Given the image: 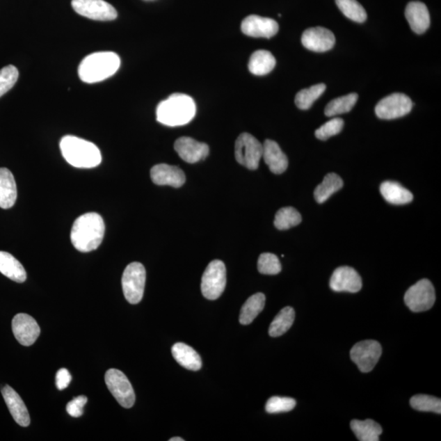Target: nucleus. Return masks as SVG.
I'll return each mask as SVG.
<instances>
[{
  "mask_svg": "<svg viewBox=\"0 0 441 441\" xmlns=\"http://www.w3.org/2000/svg\"><path fill=\"white\" fill-rule=\"evenodd\" d=\"M344 126V121L341 118H334L326 122L325 125L319 128L315 135L318 139L326 141L332 136L339 134Z\"/></svg>",
  "mask_w": 441,
  "mask_h": 441,
  "instance_id": "nucleus-39",
  "label": "nucleus"
},
{
  "mask_svg": "<svg viewBox=\"0 0 441 441\" xmlns=\"http://www.w3.org/2000/svg\"><path fill=\"white\" fill-rule=\"evenodd\" d=\"M435 302V292L433 284L426 279L411 286L405 294V303L410 311L422 312L428 311Z\"/></svg>",
  "mask_w": 441,
  "mask_h": 441,
  "instance_id": "nucleus-9",
  "label": "nucleus"
},
{
  "mask_svg": "<svg viewBox=\"0 0 441 441\" xmlns=\"http://www.w3.org/2000/svg\"><path fill=\"white\" fill-rule=\"evenodd\" d=\"M257 269L264 275H278L282 268L278 256L273 253L264 252L257 262Z\"/></svg>",
  "mask_w": 441,
  "mask_h": 441,
  "instance_id": "nucleus-36",
  "label": "nucleus"
},
{
  "mask_svg": "<svg viewBox=\"0 0 441 441\" xmlns=\"http://www.w3.org/2000/svg\"><path fill=\"white\" fill-rule=\"evenodd\" d=\"M175 150L183 161L190 163L204 161L209 153L207 144L189 137L178 138L175 143Z\"/></svg>",
  "mask_w": 441,
  "mask_h": 441,
  "instance_id": "nucleus-17",
  "label": "nucleus"
},
{
  "mask_svg": "<svg viewBox=\"0 0 441 441\" xmlns=\"http://www.w3.org/2000/svg\"><path fill=\"white\" fill-rule=\"evenodd\" d=\"M406 17L412 31L417 35L424 34L431 24L430 13L426 4L419 1L408 3Z\"/></svg>",
  "mask_w": 441,
  "mask_h": 441,
  "instance_id": "nucleus-19",
  "label": "nucleus"
},
{
  "mask_svg": "<svg viewBox=\"0 0 441 441\" xmlns=\"http://www.w3.org/2000/svg\"><path fill=\"white\" fill-rule=\"evenodd\" d=\"M382 346L374 340H365L356 344L351 350V358L362 373L374 369L382 355Z\"/></svg>",
  "mask_w": 441,
  "mask_h": 441,
  "instance_id": "nucleus-10",
  "label": "nucleus"
},
{
  "mask_svg": "<svg viewBox=\"0 0 441 441\" xmlns=\"http://www.w3.org/2000/svg\"><path fill=\"white\" fill-rule=\"evenodd\" d=\"M0 272L17 283L25 282L26 271L21 262L10 253L0 251Z\"/></svg>",
  "mask_w": 441,
  "mask_h": 441,
  "instance_id": "nucleus-24",
  "label": "nucleus"
},
{
  "mask_svg": "<svg viewBox=\"0 0 441 441\" xmlns=\"http://www.w3.org/2000/svg\"><path fill=\"white\" fill-rule=\"evenodd\" d=\"M337 7L350 20L363 23L367 19V13L356 0H335Z\"/></svg>",
  "mask_w": 441,
  "mask_h": 441,
  "instance_id": "nucleus-34",
  "label": "nucleus"
},
{
  "mask_svg": "<svg viewBox=\"0 0 441 441\" xmlns=\"http://www.w3.org/2000/svg\"><path fill=\"white\" fill-rule=\"evenodd\" d=\"M120 67V58L113 51H98L88 55L78 69L84 83H98L111 77Z\"/></svg>",
  "mask_w": 441,
  "mask_h": 441,
  "instance_id": "nucleus-2",
  "label": "nucleus"
},
{
  "mask_svg": "<svg viewBox=\"0 0 441 441\" xmlns=\"http://www.w3.org/2000/svg\"><path fill=\"white\" fill-rule=\"evenodd\" d=\"M195 112V103L190 96L175 93L159 103L157 117L159 123L164 125L181 126L189 124Z\"/></svg>",
  "mask_w": 441,
  "mask_h": 441,
  "instance_id": "nucleus-4",
  "label": "nucleus"
},
{
  "mask_svg": "<svg viewBox=\"0 0 441 441\" xmlns=\"http://www.w3.org/2000/svg\"><path fill=\"white\" fill-rule=\"evenodd\" d=\"M330 286L335 292L355 294L362 288V280L355 269L349 266H341L332 273Z\"/></svg>",
  "mask_w": 441,
  "mask_h": 441,
  "instance_id": "nucleus-16",
  "label": "nucleus"
},
{
  "mask_svg": "<svg viewBox=\"0 0 441 441\" xmlns=\"http://www.w3.org/2000/svg\"><path fill=\"white\" fill-rule=\"evenodd\" d=\"M243 34L255 38L270 39L279 31L278 23L268 17L250 15L242 22Z\"/></svg>",
  "mask_w": 441,
  "mask_h": 441,
  "instance_id": "nucleus-15",
  "label": "nucleus"
},
{
  "mask_svg": "<svg viewBox=\"0 0 441 441\" xmlns=\"http://www.w3.org/2000/svg\"><path fill=\"white\" fill-rule=\"evenodd\" d=\"M104 234L105 223L101 216L96 213H88L74 220L70 240L77 250L88 252L100 246Z\"/></svg>",
  "mask_w": 441,
  "mask_h": 441,
  "instance_id": "nucleus-1",
  "label": "nucleus"
},
{
  "mask_svg": "<svg viewBox=\"0 0 441 441\" xmlns=\"http://www.w3.org/2000/svg\"><path fill=\"white\" fill-rule=\"evenodd\" d=\"M358 100V93H350L348 95L337 97L328 103L326 107L325 114L328 117H334L347 113L353 109Z\"/></svg>",
  "mask_w": 441,
  "mask_h": 441,
  "instance_id": "nucleus-31",
  "label": "nucleus"
},
{
  "mask_svg": "<svg viewBox=\"0 0 441 441\" xmlns=\"http://www.w3.org/2000/svg\"><path fill=\"white\" fill-rule=\"evenodd\" d=\"M302 222V216L293 207L280 209L275 214L274 225L276 228L284 231L298 226Z\"/></svg>",
  "mask_w": 441,
  "mask_h": 441,
  "instance_id": "nucleus-33",
  "label": "nucleus"
},
{
  "mask_svg": "<svg viewBox=\"0 0 441 441\" xmlns=\"http://www.w3.org/2000/svg\"><path fill=\"white\" fill-rule=\"evenodd\" d=\"M335 42L334 33L320 26L309 28L302 36V44L305 48L316 53H325L332 49Z\"/></svg>",
  "mask_w": 441,
  "mask_h": 441,
  "instance_id": "nucleus-14",
  "label": "nucleus"
},
{
  "mask_svg": "<svg viewBox=\"0 0 441 441\" xmlns=\"http://www.w3.org/2000/svg\"><path fill=\"white\" fill-rule=\"evenodd\" d=\"M61 152L70 166L79 168H91L102 162V154L95 144L88 141L65 136L61 141Z\"/></svg>",
  "mask_w": 441,
  "mask_h": 441,
  "instance_id": "nucleus-3",
  "label": "nucleus"
},
{
  "mask_svg": "<svg viewBox=\"0 0 441 441\" xmlns=\"http://www.w3.org/2000/svg\"><path fill=\"white\" fill-rule=\"evenodd\" d=\"M351 428L360 441H378L383 433L381 426L372 419L353 420Z\"/></svg>",
  "mask_w": 441,
  "mask_h": 441,
  "instance_id": "nucleus-27",
  "label": "nucleus"
},
{
  "mask_svg": "<svg viewBox=\"0 0 441 441\" xmlns=\"http://www.w3.org/2000/svg\"><path fill=\"white\" fill-rule=\"evenodd\" d=\"M262 158L270 170L275 175H281L287 170L289 161L278 143L272 140H266L262 144Z\"/></svg>",
  "mask_w": 441,
  "mask_h": 441,
  "instance_id": "nucleus-21",
  "label": "nucleus"
},
{
  "mask_svg": "<svg viewBox=\"0 0 441 441\" xmlns=\"http://www.w3.org/2000/svg\"><path fill=\"white\" fill-rule=\"evenodd\" d=\"M170 440V441H184V440H183L181 438H171Z\"/></svg>",
  "mask_w": 441,
  "mask_h": 441,
  "instance_id": "nucleus-42",
  "label": "nucleus"
},
{
  "mask_svg": "<svg viewBox=\"0 0 441 441\" xmlns=\"http://www.w3.org/2000/svg\"><path fill=\"white\" fill-rule=\"evenodd\" d=\"M145 278V269L140 262H132L127 266L123 278H122V287H123L125 297L129 303L138 304L143 298Z\"/></svg>",
  "mask_w": 441,
  "mask_h": 441,
  "instance_id": "nucleus-6",
  "label": "nucleus"
},
{
  "mask_svg": "<svg viewBox=\"0 0 441 441\" xmlns=\"http://www.w3.org/2000/svg\"><path fill=\"white\" fill-rule=\"evenodd\" d=\"M72 378V375L67 369H61L56 375V386L58 390L63 391L69 386Z\"/></svg>",
  "mask_w": 441,
  "mask_h": 441,
  "instance_id": "nucleus-41",
  "label": "nucleus"
},
{
  "mask_svg": "<svg viewBox=\"0 0 441 441\" xmlns=\"http://www.w3.org/2000/svg\"><path fill=\"white\" fill-rule=\"evenodd\" d=\"M19 72L14 65H9L0 70V97L15 86Z\"/></svg>",
  "mask_w": 441,
  "mask_h": 441,
  "instance_id": "nucleus-38",
  "label": "nucleus"
},
{
  "mask_svg": "<svg viewBox=\"0 0 441 441\" xmlns=\"http://www.w3.org/2000/svg\"><path fill=\"white\" fill-rule=\"evenodd\" d=\"M2 395L17 424L25 428L29 426L31 424L29 412L20 396L9 386L3 387Z\"/></svg>",
  "mask_w": 441,
  "mask_h": 441,
  "instance_id": "nucleus-20",
  "label": "nucleus"
},
{
  "mask_svg": "<svg viewBox=\"0 0 441 441\" xmlns=\"http://www.w3.org/2000/svg\"><path fill=\"white\" fill-rule=\"evenodd\" d=\"M14 336L19 344L29 346L35 344L40 335V328L34 318L20 313L14 316L12 322Z\"/></svg>",
  "mask_w": 441,
  "mask_h": 441,
  "instance_id": "nucleus-13",
  "label": "nucleus"
},
{
  "mask_svg": "<svg viewBox=\"0 0 441 441\" xmlns=\"http://www.w3.org/2000/svg\"><path fill=\"white\" fill-rule=\"evenodd\" d=\"M17 198V184L13 173L6 168H0V208H12Z\"/></svg>",
  "mask_w": 441,
  "mask_h": 441,
  "instance_id": "nucleus-22",
  "label": "nucleus"
},
{
  "mask_svg": "<svg viewBox=\"0 0 441 441\" xmlns=\"http://www.w3.org/2000/svg\"><path fill=\"white\" fill-rule=\"evenodd\" d=\"M151 177L154 184L171 186L175 189H179L186 182L185 173L181 168L166 163L154 166L151 170Z\"/></svg>",
  "mask_w": 441,
  "mask_h": 441,
  "instance_id": "nucleus-18",
  "label": "nucleus"
},
{
  "mask_svg": "<svg viewBox=\"0 0 441 441\" xmlns=\"http://www.w3.org/2000/svg\"><path fill=\"white\" fill-rule=\"evenodd\" d=\"M296 406L294 399L289 397L273 396L266 402V410L269 414L289 412Z\"/></svg>",
  "mask_w": 441,
  "mask_h": 441,
  "instance_id": "nucleus-37",
  "label": "nucleus"
},
{
  "mask_svg": "<svg viewBox=\"0 0 441 441\" xmlns=\"http://www.w3.org/2000/svg\"><path fill=\"white\" fill-rule=\"evenodd\" d=\"M106 387L122 407L132 408L135 403V393L132 385L120 370L111 369L105 375Z\"/></svg>",
  "mask_w": 441,
  "mask_h": 441,
  "instance_id": "nucleus-8",
  "label": "nucleus"
},
{
  "mask_svg": "<svg viewBox=\"0 0 441 441\" xmlns=\"http://www.w3.org/2000/svg\"><path fill=\"white\" fill-rule=\"evenodd\" d=\"M412 409L422 412H433L441 414V401L440 398L428 395H417L410 399Z\"/></svg>",
  "mask_w": 441,
  "mask_h": 441,
  "instance_id": "nucleus-35",
  "label": "nucleus"
},
{
  "mask_svg": "<svg viewBox=\"0 0 441 441\" xmlns=\"http://www.w3.org/2000/svg\"><path fill=\"white\" fill-rule=\"evenodd\" d=\"M88 402V398L84 396L74 398L67 403V410L69 415L73 417H81L83 414V407Z\"/></svg>",
  "mask_w": 441,
  "mask_h": 441,
  "instance_id": "nucleus-40",
  "label": "nucleus"
},
{
  "mask_svg": "<svg viewBox=\"0 0 441 441\" xmlns=\"http://www.w3.org/2000/svg\"><path fill=\"white\" fill-rule=\"evenodd\" d=\"M275 64V58L269 51L257 50L251 56L248 70L255 76H265L273 70Z\"/></svg>",
  "mask_w": 441,
  "mask_h": 441,
  "instance_id": "nucleus-26",
  "label": "nucleus"
},
{
  "mask_svg": "<svg viewBox=\"0 0 441 441\" xmlns=\"http://www.w3.org/2000/svg\"><path fill=\"white\" fill-rule=\"evenodd\" d=\"M266 304V297L264 294H253L243 305L240 315V323L243 326L250 325L264 310Z\"/></svg>",
  "mask_w": 441,
  "mask_h": 441,
  "instance_id": "nucleus-28",
  "label": "nucleus"
},
{
  "mask_svg": "<svg viewBox=\"0 0 441 441\" xmlns=\"http://www.w3.org/2000/svg\"><path fill=\"white\" fill-rule=\"evenodd\" d=\"M380 191L383 198L392 205L409 204L414 199V195L409 190L395 182L388 181L382 183Z\"/></svg>",
  "mask_w": 441,
  "mask_h": 441,
  "instance_id": "nucleus-25",
  "label": "nucleus"
},
{
  "mask_svg": "<svg viewBox=\"0 0 441 441\" xmlns=\"http://www.w3.org/2000/svg\"><path fill=\"white\" fill-rule=\"evenodd\" d=\"M342 186L344 181L339 175L328 173L314 191V196L319 204L325 203L332 195L341 190Z\"/></svg>",
  "mask_w": 441,
  "mask_h": 441,
  "instance_id": "nucleus-29",
  "label": "nucleus"
},
{
  "mask_svg": "<svg viewBox=\"0 0 441 441\" xmlns=\"http://www.w3.org/2000/svg\"><path fill=\"white\" fill-rule=\"evenodd\" d=\"M325 83H319L308 88H304L295 97V104L301 110H308L313 103L325 93Z\"/></svg>",
  "mask_w": 441,
  "mask_h": 441,
  "instance_id": "nucleus-32",
  "label": "nucleus"
},
{
  "mask_svg": "<svg viewBox=\"0 0 441 441\" xmlns=\"http://www.w3.org/2000/svg\"><path fill=\"white\" fill-rule=\"evenodd\" d=\"M412 100L403 93H392L384 97L375 107V113L379 119L394 120L401 118L410 113L412 110Z\"/></svg>",
  "mask_w": 441,
  "mask_h": 441,
  "instance_id": "nucleus-11",
  "label": "nucleus"
},
{
  "mask_svg": "<svg viewBox=\"0 0 441 441\" xmlns=\"http://www.w3.org/2000/svg\"><path fill=\"white\" fill-rule=\"evenodd\" d=\"M227 284L226 266L222 261L210 262L202 276L201 292L209 300L218 299L224 292Z\"/></svg>",
  "mask_w": 441,
  "mask_h": 441,
  "instance_id": "nucleus-5",
  "label": "nucleus"
},
{
  "mask_svg": "<svg viewBox=\"0 0 441 441\" xmlns=\"http://www.w3.org/2000/svg\"><path fill=\"white\" fill-rule=\"evenodd\" d=\"M295 319V312L292 307H286L281 310L271 322L269 328L271 337H278L285 334L292 327Z\"/></svg>",
  "mask_w": 441,
  "mask_h": 441,
  "instance_id": "nucleus-30",
  "label": "nucleus"
},
{
  "mask_svg": "<svg viewBox=\"0 0 441 441\" xmlns=\"http://www.w3.org/2000/svg\"><path fill=\"white\" fill-rule=\"evenodd\" d=\"M262 144L252 135L243 133L239 136L234 145V156L241 166L255 170L262 157Z\"/></svg>",
  "mask_w": 441,
  "mask_h": 441,
  "instance_id": "nucleus-7",
  "label": "nucleus"
},
{
  "mask_svg": "<svg viewBox=\"0 0 441 441\" xmlns=\"http://www.w3.org/2000/svg\"><path fill=\"white\" fill-rule=\"evenodd\" d=\"M172 354L178 364L191 371H198L202 367L200 355L191 346L182 342L173 345Z\"/></svg>",
  "mask_w": 441,
  "mask_h": 441,
  "instance_id": "nucleus-23",
  "label": "nucleus"
},
{
  "mask_svg": "<svg viewBox=\"0 0 441 441\" xmlns=\"http://www.w3.org/2000/svg\"><path fill=\"white\" fill-rule=\"evenodd\" d=\"M72 6L79 15L95 21H113L118 13L104 0H72Z\"/></svg>",
  "mask_w": 441,
  "mask_h": 441,
  "instance_id": "nucleus-12",
  "label": "nucleus"
}]
</instances>
